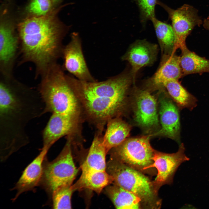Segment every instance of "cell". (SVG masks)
Here are the masks:
<instances>
[{"label":"cell","instance_id":"1","mask_svg":"<svg viewBox=\"0 0 209 209\" xmlns=\"http://www.w3.org/2000/svg\"><path fill=\"white\" fill-rule=\"evenodd\" d=\"M38 91L17 81L12 75H0V152L4 161L29 142L26 128L44 113Z\"/></svg>","mask_w":209,"mask_h":209},{"label":"cell","instance_id":"2","mask_svg":"<svg viewBox=\"0 0 209 209\" xmlns=\"http://www.w3.org/2000/svg\"><path fill=\"white\" fill-rule=\"evenodd\" d=\"M63 7H56L44 15L29 16L17 26L20 63H32L35 65L37 78L62 57L63 40L69 28L58 16Z\"/></svg>","mask_w":209,"mask_h":209},{"label":"cell","instance_id":"3","mask_svg":"<svg viewBox=\"0 0 209 209\" xmlns=\"http://www.w3.org/2000/svg\"><path fill=\"white\" fill-rule=\"evenodd\" d=\"M40 77L37 89L44 104V113H58L81 119L80 103L62 67L55 63Z\"/></svg>","mask_w":209,"mask_h":209},{"label":"cell","instance_id":"4","mask_svg":"<svg viewBox=\"0 0 209 209\" xmlns=\"http://www.w3.org/2000/svg\"><path fill=\"white\" fill-rule=\"evenodd\" d=\"M106 171L112 177L113 183L133 193L141 200L142 204L150 208H158L161 205L153 181L142 172L118 159L110 157Z\"/></svg>","mask_w":209,"mask_h":209},{"label":"cell","instance_id":"5","mask_svg":"<svg viewBox=\"0 0 209 209\" xmlns=\"http://www.w3.org/2000/svg\"><path fill=\"white\" fill-rule=\"evenodd\" d=\"M73 138L67 136L66 142L58 156L51 161H44L40 184L51 196L58 188L72 185L78 172L72 155Z\"/></svg>","mask_w":209,"mask_h":209},{"label":"cell","instance_id":"6","mask_svg":"<svg viewBox=\"0 0 209 209\" xmlns=\"http://www.w3.org/2000/svg\"><path fill=\"white\" fill-rule=\"evenodd\" d=\"M68 80L77 96H87L124 100H127L129 89L131 83H134L131 73H122L100 82L82 81L70 75Z\"/></svg>","mask_w":209,"mask_h":209},{"label":"cell","instance_id":"7","mask_svg":"<svg viewBox=\"0 0 209 209\" xmlns=\"http://www.w3.org/2000/svg\"><path fill=\"white\" fill-rule=\"evenodd\" d=\"M150 138L148 135L127 138L109 152L110 157L144 172L153 163L154 149L150 145Z\"/></svg>","mask_w":209,"mask_h":209},{"label":"cell","instance_id":"8","mask_svg":"<svg viewBox=\"0 0 209 209\" xmlns=\"http://www.w3.org/2000/svg\"><path fill=\"white\" fill-rule=\"evenodd\" d=\"M133 94L134 118L136 124L150 134L160 129L158 103L150 91L135 88Z\"/></svg>","mask_w":209,"mask_h":209},{"label":"cell","instance_id":"9","mask_svg":"<svg viewBox=\"0 0 209 209\" xmlns=\"http://www.w3.org/2000/svg\"><path fill=\"white\" fill-rule=\"evenodd\" d=\"M167 12L171 19L175 36L173 53L178 48L186 46V39L193 28L199 26L202 21L197 11L190 5L185 4L179 8L173 9L158 1Z\"/></svg>","mask_w":209,"mask_h":209},{"label":"cell","instance_id":"10","mask_svg":"<svg viewBox=\"0 0 209 209\" xmlns=\"http://www.w3.org/2000/svg\"><path fill=\"white\" fill-rule=\"evenodd\" d=\"M2 16L0 26V74L11 75L19 54V38L12 21L3 14Z\"/></svg>","mask_w":209,"mask_h":209},{"label":"cell","instance_id":"11","mask_svg":"<svg viewBox=\"0 0 209 209\" xmlns=\"http://www.w3.org/2000/svg\"><path fill=\"white\" fill-rule=\"evenodd\" d=\"M158 97L159 129L148 135L150 137L161 136L176 141L180 145V122L179 109L167 93L161 89Z\"/></svg>","mask_w":209,"mask_h":209},{"label":"cell","instance_id":"12","mask_svg":"<svg viewBox=\"0 0 209 209\" xmlns=\"http://www.w3.org/2000/svg\"><path fill=\"white\" fill-rule=\"evenodd\" d=\"M62 68L78 80L95 82L87 66L83 54L81 38L78 33H72L69 43L64 46L62 54Z\"/></svg>","mask_w":209,"mask_h":209},{"label":"cell","instance_id":"13","mask_svg":"<svg viewBox=\"0 0 209 209\" xmlns=\"http://www.w3.org/2000/svg\"><path fill=\"white\" fill-rule=\"evenodd\" d=\"M185 151L183 143L179 145L178 151L174 153H166L154 150L153 163L147 169L155 167L157 170L156 176L153 181L157 191L163 185L171 183L178 167L183 163L189 160L185 154Z\"/></svg>","mask_w":209,"mask_h":209},{"label":"cell","instance_id":"14","mask_svg":"<svg viewBox=\"0 0 209 209\" xmlns=\"http://www.w3.org/2000/svg\"><path fill=\"white\" fill-rule=\"evenodd\" d=\"M80 120L58 113H51L42 132L43 147L48 150L65 136H74L78 132Z\"/></svg>","mask_w":209,"mask_h":209},{"label":"cell","instance_id":"15","mask_svg":"<svg viewBox=\"0 0 209 209\" xmlns=\"http://www.w3.org/2000/svg\"><path fill=\"white\" fill-rule=\"evenodd\" d=\"M158 52L157 45L145 40H137L130 45L121 59L131 65L130 73L134 83L138 71L143 67L152 64L156 60Z\"/></svg>","mask_w":209,"mask_h":209},{"label":"cell","instance_id":"16","mask_svg":"<svg viewBox=\"0 0 209 209\" xmlns=\"http://www.w3.org/2000/svg\"><path fill=\"white\" fill-rule=\"evenodd\" d=\"M180 57L174 53L163 55L159 68L145 82L146 89L150 91L164 88L165 83L170 80H178L183 77Z\"/></svg>","mask_w":209,"mask_h":209},{"label":"cell","instance_id":"17","mask_svg":"<svg viewBox=\"0 0 209 209\" xmlns=\"http://www.w3.org/2000/svg\"><path fill=\"white\" fill-rule=\"evenodd\" d=\"M48 150L42 147L37 156L25 169L13 188L17 193L13 201L22 193L33 190L40 184L43 163Z\"/></svg>","mask_w":209,"mask_h":209},{"label":"cell","instance_id":"18","mask_svg":"<svg viewBox=\"0 0 209 209\" xmlns=\"http://www.w3.org/2000/svg\"><path fill=\"white\" fill-rule=\"evenodd\" d=\"M82 171L78 179L72 185L74 191L87 189L99 194L113 183L112 177L106 170H90Z\"/></svg>","mask_w":209,"mask_h":209},{"label":"cell","instance_id":"19","mask_svg":"<svg viewBox=\"0 0 209 209\" xmlns=\"http://www.w3.org/2000/svg\"><path fill=\"white\" fill-rule=\"evenodd\" d=\"M107 123V129L102 137V143L108 153L128 138L131 127L118 117L109 119Z\"/></svg>","mask_w":209,"mask_h":209},{"label":"cell","instance_id":"20","mask_svg":"<svg viewBox=\"0 0 209 209\" xmlns=\"http://www.w3.org/2000/svg\"><path fill=\"white\" fill-rule=\"evenodd\" d=\"M96 135L86 159L81 166L82 171L93 170H106V156L108 153L102 143L101 130Z\"/></svg>","mask_w":209,"mask_h":209},{"label":"cell","instance_id":"21","mask_svg":"<svg viewBox=\"0 0 209 209\" xmlns=\"http://www.w3.org/2000/svg\"><path fill=\"white\" fill-rule=\"evenodd\" d=\"M105 192L117 209H139L142 204L135 194L114 183L106 187Z\"/></svg>","mask_w":209,"mask_h":209},{"label":"cell","instance_id":"22","mask_svg":"<svg viewBox=\"0 0 209 209\" xmlns=\"http://www.w3.org/2000/svg\"><path fill=\"white\" fill-rule=\"evenodd\" d=\"M181 50L180 64L183 76L192 74L209 73V60L190 51L186 46Z\"/></svg>","mask_w":209,"mask_h":209},{"label":"cell","instance_id":"23","mask_svg":"<svg viewBox=\"0 0 209 209\" xmlns=\"http://www.w3.org/2000/svg\"><path fill=\"white\" fill-rule=\"evenodd\" d=\"M173 80L166 82L164 87L179 109L192 110L197 106V100L178 81Z\"/></svg>","mask_w":209,"mask_h":209},{"label":"cell","instance_id":"24","mask_svg":"<svg viewBox=\"0 0 209 209\" xmlns=\"http://www.w3.org/2000/svg\"><path fill=\"white\" fill-rule=\"evenodd\" d=\"M151 21L163 55L174 53L175 36L172 26L158 20L156 17Z\"/></svg>","mask_w":209,"mask_h":209},{"label":"cell","instance_id":"25","mask_svg":"<svg viewBox=\"0 0 209 209\" xmlns=\"http://www.w3.org/2000/svg\"><path fill=\"white\" fill-rule=\"evenodd\" d=\"M72 185L61 187L52 193L51 196L53 208H72L71 198L74 192L72 188Z\"/></svg>","mask_w":209,"mask_h":209},{"label":"cell","instance_id":"26","mask_svg":"<svg viewBox=\"0 0 209 209\" xmlns=\"http://www.w3.org/2000/svg\"><path fill=\"white\" fill-rule=\"evenodd\" d=\"M52 0H31L26 8L29 16H40L45 15L55 7Z\"/></svg>","mask_w":209,"mask_h":209},{"label":"cell","instance_id":"27","mask_svg":"<svg viewBox=\"0 0 209 209\" xmlns=\"http://www.w3.org/2000/svg\"><path fill=\"white\" fill-rule=\"evenodd\" d=\"M139 9L141 21L145 24L155 17V8L157 0H136Z\"/></svg>","mask_w":209,"mask_h":209},{"label":"cell","instance_id":"28","mask_svg":"<svg viewBox=\"0 0 209 209\" xmlns=\"http://www.w3.org/2000/svg\"><path fill=\"white\" fill-rule=\"evenodd\" d=\"M203 25L204 28L209 31V16L204 20Z\"/></svg>","mask_w":209,"mask_h":209},{"label":"cell","instance_id":"29","mask_svg":"<svg viewBox=\"0 0 209 209\" xmlns=\"http://www.w3.org/2000/svg\"><path fill=\"white\" fill-rule=\"evenodd\" d=\"M54 6L60 3L62 0H52Z\"/></svg>","mask_w":209,"mask_h":209}]
</instances>
